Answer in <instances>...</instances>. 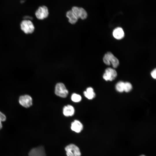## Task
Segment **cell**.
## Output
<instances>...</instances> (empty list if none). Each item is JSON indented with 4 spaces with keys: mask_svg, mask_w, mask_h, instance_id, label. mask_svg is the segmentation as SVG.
I'll list each match as a JSON object with an SVG mask.
<instances>
[{
    "mask_svg": "<svg viewBox=\"0 0 156 156\" xmlns=\"http://www.w3.org/2000/svg\"><path fill=\"white\" fill-rule=\"evenodd\" d=\"M103 60L104 63L107 65L111 64L114 68H117L119 65L118 60L110 52H108L105 54Z\"/></svg>",
    "mask_w": 156,
    "mask_h": 156,
    "instance_id": "1",
    "label": "cell"
},
{
    "mask_svg": "<svg viewBox=\"0 0 156 156\" xmlns=\"http://www.w3.org/2000/svg\"><path fill=\"white\" fill-rule=\"evenodd\" d=\"M21 29L25 34L32 33L34 31L35 27L34 24L30 20H24L21 24Z\"/></svg>",
    "mask_w": 156,
    "mask_h": 156,
    "instance_id": "2",
    "label": "cell"
},
{
    "mask_svg": "<svg viewBox=\"0 0 156 156\" xmlns=\"http://www.w3.org/2000/svg\"><path fill=\"white\" fill-rule=\"evenodd\" d=\"M67 156H81V153L79 148L76 145L70 144L65 148Z\"/></svg>",
    "mask_w": 156,
    "mask_h": 156,
    "instance_id": "3",
    "label": "cell"
},
{
    "mask_svg": "<svg viewBox=\"0 0 156 156\" xmlns=\"http://www.w3.org/2000/svg\"><path fill=\"white\" fill-rule=\"evenodd\" d=\"M55 93L59 96L65 98L68 95V91L63 83H59L56 85Z\"/></svg>",
    "mask_w": 156,
    "mask_h": 156,
    "instance_id": "4",
    "label": "cell"
},
{
    "mask_svg": "<svg viewBox=\"0 0 156 156\" xmlns=\"http://www.w3.org/2000/svg\"><path fill=\"white\" fill-rule=\"evenodd\" d=\"M49 14L48 9L45 6H42L39 7L35 13L36 17L39 20H43L47 18Z\"/></svg>",
    "mask_w": 156,
    "mask_h": 156,
    "instance_id": "5",
    "label": "cell"
},
{
    "mask_svg": "<svg viewBox=\"0 0 156 156\" xmlns=\"http://www.w3.org/2000/svg\"><path fill=\"white\" fill-rule=\"evenodd\" d=\"M71 10L78 18H80L82 20H84L87 17V12L82 8L74 6L72 8Z\"/></svg>",
    "mask_w": 156,
    "mask_h": 156,
    "instance_id": "6",
    "label": "cell"
},
{
    "mask_svg": "<svg viewBox=\"0 0 156 156\" xmlns=\"http://www.w3.org/2000/svg\"><path fill=\"white\" fill-rule=\"evenodd\" d=\"M20 104L23 107L28 108L32 105V99L31 97L28 95L21 96L19 99Z\"/></svg>",
    "mask_w": 156,
    "mask_h": 156,
    "instance_id": "7",
    "label": "cell"
},
{
    "mask_svg": "<svg viewBox=\"0 0 156 156\" xmlns=\"http://www.w3.org/2000/svg\"><path fill=\"white\" fill-rule=\"evenodd\" d=\"M117 76V73L115 70L111 68H106L103 76V78L106 81H112Z\"/></svg>",
    "mask_w": 156,
    "mask_h": 156,
    "instance_id": "8",
    "label": "cell"
},
{
    "mask_svg": "<svg viewBox=\"0 0 156 156\" xmlns=\"http://www.w3.org/2000/svg\"><path fill=\"white\" fill-rule=\"evenodd\" d=\"M29 156H46L44 148L43 146H40L33 148L29 151Z\"/></svg>",
    "mask_w": 156,
    "mask_h": 156,
    "instance_id": "9",
    "label": "cell"
},
{
    "mask_svg": "<svg viewBox=\"0 0 156 156\" xmlns=\"http://www.w3.org/2000/svg\"><path fill=\"white\" fill-rule=\"evenodd\" d=\"M71 129L73 131L79 133L83 129V125L79 121L75 120L71 123Z\"/></svg>",
    "mask_w": 156,
    "mask_h": 156,
    "instance_id": "10",
    "label": "cell"
},
{
    "mask_svg": "<svg viewBox=\"0 0 156 156\" xmlns=\"http://www.w3.org/2000/svg\"><path fill=\"white\" fill-rule=\"evenodd\" d=\"M124 34L123 29L120 27L116 28L113 32L114 37L117 40H120L122 38L124 37Z\"/></svg>",
    "mask_w": 156,
    "mask_h": 156,
    "instance_id": "11",
    "label": "cell"
},
{
    "mask_svg": "<svg viewBox=\"0 0 156 156\" xmlns=\"http://www.w3.org/2000/svg\"><path fill=\"white\" fill-rule=\"evenodd\" d=\"M75 113V109L73 107L70 105L65 106L63 109V113L66 116H72Z\"/></svg>",
    "mask_w": 156,
    "mask_h": 156,
    "instance_id": "12",
    "label": "cell"
},
{
    "mask_svg": "<svg viewBox=\"0 0 156 156\" xmlns=\"http://www.w3.org/2000/svg\"><path fill=\"white\" fill-rule=\"evenodd\" d=\"M66 16L68 18V22L71 24H75L77 21L78 18L71 10L68 11L66 12Z\"/></svg>",
    "mask_w": 156,
    "mask_h": 156,
    "instance_id": "13",
    "label": "cell"
},
{
    "mask_svg": "<svg viewBox=\"0 0 156 156\" xmlns=\"http://www.w3.org/2000/svg\"><path fill=\"white\" fill-rule=\"evenodd\" d=\"M83 94L85 96L89 99H92L95 96L93 89L90 87L87 88L86 90L84 92Z\"/></svg>",
    "mask_w": 156,
    "mask_h": 156,
    "instance_id": "14",
    "label": "cell"
},
{
    "mask_svg": "<svg viewBox=\"0 0 156 156\" xmlns=\"http://www.w3.org/2000/svg\"><path fill=\"white\" fill-rule=\"evenodd\" d=\"M124 82L122 81L118 82L116 84V90L119 92L124 91Z\"/></svg>",
    "mask_w": 156,
    "mask_h": 156,
    "instance_id": "15",
    "label": "cell"
},
{
    "mask_svg": "<svg viewBox=\"0 0 156 156\" xmlns=\"http://www.w3.org/2000/svg\"><path fill=\"white\" fill-rule=\"evenodd\" d=\"M71 99L73 101L75 102H78L81 101V97L79 94L74 93L71 96Z\"/></svg>",
    "mask_w": 156,
    "mask_h": 156,
    "instance_id": "16",
    "label": "cell"
},
{
    "mask_svg": "<svg viewBox=\"0 0 156 156\" xmlns=\"http://www.w3.org/2000/svg\"><path fill=\"white\" fill-rule=\"evenodd\" d=\"M132 88V86L131 83L129 82L124 83V91L126 92H129Z\"/></svg>",
    "mask_w": 156,
    "mask_h": 156,
    "instance_id": "17",
    "label": "cell"
},
{
    "mask_svg": "<svg viewBox=\"0 0 156 156\" xmlns=\"http://www.w3.org/2000/svg\"><path fill=\"white\" fill-rule=\"evenodd\" d=\"M6 118L5 116L0 111V121L1 122L4 121L6 120Z\"/></svg>",
    "mask_w": 156,
    "mask_h": 156,
    "instance_id": "18",
    "label": "cell"
},
{
    "mask_svg": "<svg viewBox=\"0 0 156 156\" xmlns=\"http://www.w3.org/2000/svg\"><path fill=\"white\" fill-rule=\"evenodd\" d=\"M156 69H153L151 73V75L152 77L154 79H156Z\"/></svg>",
    "mask_w": 156,
    "mask_h": 156,
    "instance_id": "19",
    "label": "cell"
},
{
    "mask_svg": "<svg viewBox=\"0 0 156 156\" xmlns=\"http://www.w3.org/2000/svg\"><path fill=\"white\" fill-rule=\"evenodd\" d=\"M25 20H30V19H32V17L29 16H25L24 17Z\"/></svg>",
    "mask_w": 156,
    "mask_h": 156,
    "instance_id": "20",
    "label": "cell"
},
{
    "mask_svg": "<svg viewBox=\"0 0 156 156\" xmlns=\"http://www.w3.org/2000/svg\"><path fill=\"white\" fill-rule=\"evenodd\" d=\"M2 127V125L1 122L0 121V129H1Z\"/></svg>",
    "mask_w": 156,
    "mask_h": 156,
    "instance_id": "21",
    "label": "cell"
},
{
    "mask_svg": "<svg viewBox=\"0 0 156 156\" xmlns=\"http://www.w3.org/2000/svg\"><path fill=\"white\" fill-rule=\"evenodd\" d=\"M140 156H145V155H141Z\"/></svg>",
    "mask_w": 156,
    "mask_h": 156,
    "instance_id": "22",
    "label": "cell"
}]
</instances>
